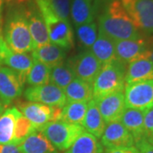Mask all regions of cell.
<instances>
[{
    "mask_svg": "<svg viewBox=\"0 0 153 153\" xmlns=\"http://www.w3.org/2000/svg\"><path fill=\"white\" fill-rule=\"evenodd\" d=\"M21 115L16 106L7 108L0 115V145H13L16 121Z\"/></svg>",
    "mask_w": 153,
    "mask_h": 153,
    "instance_id": "obj_18",
    "label": "cell"
},
{
    "mask_svg": "<svg viewBox=\"0 0 153 153\" xmlns=\"http://www.w3.org/2000/svg\"><path fill=\"white\" fill-rule=\"evenodd\" d=\"M102 65L117 59L115 52V41L99 30L98 37L89 49Z\"/></svg>",
    "mask_w": 153,
    "mask_h": 153,
    "instance_id": "obj_24",
    "label": "cell"
},
{
    "mask_svg": "<svg viewBox=\"0 0 153 153\" xmlns=\"http://www.w3.org/2000/svg\"><path fill=\"white\" fill-rule=\"evenodd\" d=\"M149 43L144 38L115 41L116 57L121 62L128 65L134 60L147 58Z\"/></svg>",
    "mask_w": 153,
    "mask_h": 153,
    "instance_id": "obj_13",
    "label": "cell"
},
{
    "mask_svg": "<svg viewBox=\"0 0 153 153\" xmlns=\"http://www.w3.org/2000/svg\"><path fill=\"white\" fill-rule=\"evenodd\" d=\"M66 103L74 101L88 102L93 99V84L75 77L64 89Z\"/></svg>",
    "mask_w": 153,
    "mask_h": 153,
    "instance_id": "obj_23",
    "label": "cell"
},
{
    "mask_svg": "<svg viewBox=\"0 0 153 153\" xmlns=\"http://www.w3.org/2000/svg\"><path fill=\"white\" fill-rule=\"evenodd\" d=\"M0 153H21L16 145H0Z\"/></svg>",
    "mask_w": 153,
    "mask_h": 153,
    "instance_id": "obj_37",
    "label": "cell"
},
{
    "mask_svg": "<svg viewBox=\"0 0 153 153\" xmlns=\"http://www.w3.org/2000/svg\"><path fill=\"white\" fill-rule=\"evenodd\" d=\"M36 4L47 6L57 16L69 21L70 0H34Z\"/></svg>",
    "mask_w": 153,
    "mask_h": 153,
    "instance_id": "obj_32",
    "label": "cell"
},
{
    "mask_svg": "<svg viewBox=\"0 0 153 153\" xmlns=\"http://www.w3.org/2000/svg\"><path fill=\"white\" fill-rule=\"evenodd\" d=\"M88 103L84 101H74L66 103L62 108L59 120L82 125L88 108Z\"/></svg>",
    "mask_w": 153,
    "mask_h": 153,
    "instance_id": "obj_27",
    "label": "cell"
},
{
    "mask_svg": "<svg viewBox=\"0 0 153 153\" xmlns=\"http://www.w3.org/2000/svg\"><path fill=\"white\" fill-rule=\"evenodd\" d=\"M2 24H0V66H3V60L5 55L7 49H9L8 45L5 43L3 34H2Z\"/></svg>",
    "mask_w": 153,
    "mask_h": 153,
    "instance_id": "obj_36",
    "label": "cell"
},
{
    "mask_svg": "<svg viewBox=\"0 0 153 153\" xmlns=\"http://www.w3.org/2000/svg\"><path fill=\"white\" fill-rule=\"evenodd\" d=\"M26 14L27 18L29 30L35 48L49 44L48 31L42 14L34 0H28L25 3Z\"/></svg>",
    "mask_w": 153,
    "mask_h": 153,
    "instance_id": "obj_12",
    "label": "cell"
},
{
    "mask_svg": "<svg viewBox=\"0 0 153 153\" xmlns=\"http://www.w3.org/2000/svg\"><path fill=\"white\" fill-rule=\"evenodd\" d=\"M71 20L75 27L94 21L95 9L92 0H71Z\"/></svg>",
    "mask_w": 153,
    "mask_h": 153,
    "instance_id": "obj_25",
    "label": "cell"
},
{
    "mask_svg": "<svg viewBox=\"0 0 153 153\" xmlns=\"http://www.w3.org/2000/svg\"><path fill=\"white\" fill-rule=\"evenodd\" d=\"M100 143L105 148L131 147L134 146V140L120 121H115L105 125Z\"/></svg>",
    "mask_w": 153,
    "mask_h": 153,
    "instance_id": "obj_14",
    "label": "cell"
},
{
    "mask_svg": "<svg viewBox=\"0 0 153 153\" xmlns=\"http://www.w3.org/2000/svg\"><path fill=\"white\" fill-rule=\"evenodd\" d=\"M75 77L76 75L69 65L66 62H63L50 69L49 82L64 90Z\"/></svg>",
    "mask_w": 153,
    "mask_h": 153,
    "instance_id": "obj_28",
    "label": "cell"
},
{
    "mask_svg": "<svg viewBox=\"0 0 153 153\" xmlns=\"http://www.w3.org/2000/svg\"><path fill=\"white\" fill-rule=\"evenodd\" d=\"M77 42L84 50L91 49L98 37L97 25L94 22L76 27Z\"/></svg>",
    "mask_w": 153,
    "mask_h": 153,
    "instance_id": "obj_29",
    "label": "cell"
},
{
    "mask_svg": "<svg viewBox=\"0 0 153 153\" xmlns=\"http://www.w3.org/2000/svg\"><path fill=\"white\" fill-rule=\"evenodd\" d=\"M4 107H5V106H4V105L2 104V102L0 101V115H1L2 113H3V112H4Z\"/></svg>",
    "mask_w": 153,
    "mask_h": 153,
    "instance_id": "obj_39",
    "label": "cell"
},
{
    "mask_svg": "<svg viewBox=\"0 0 153 153\" xmlns=\"http://www.w3.org/2000/svg\"><path fill=\"white\" fill-rule=\"evenodd\" d=\"M144 115L145 111L140 110L125 108L121 117L120 122L131 134L134 140V145L146 137L144 129Z\"/></svg>",
    "mask_w": 153,
    "mask_h": 153,
    "instance_id": "obj_17",
    "label": "cell"
},
{
    "mask_svg": "<svg viewBox=\"0 0 153 153\" xmlns=\"http://www.w3.org/2000/svg\"><path fill=\"white\" fill-rule=\"evenodd\" d=\"M21 153H58L44 135L39 131L33 132L18 146Z\"/></svg>",
    "mask_w": 153,
    "mask_h": 153,
    "instance_id": "obj_22",
    "label": "cell"
},
{
    "mask_svg": "<svg viewBox=\"0 0 153 153\" xmlns=\"http://www.w3.org/2000/svg\"><path fill=\"white\" fill-rule=\"evenodd\" d=\"M103 146L98 139L91 134L83 131L64 153H103Z\"/></svg>",
    "mask_w": 153,
    "mask_h": 153,
    "instance_id": "obj_26",
    "label": "cell"
},
{
    "mask_svg": "<svg viewBox=\"0 0 153 153\" xmlns=\"http://www.w3.org/2000/svg\"><path fill=\"white\" fill-rule=\"evenodd\" d=\"M38 131L50 122L60 119L61 108L36 102H22L16 106Z\"/></svg>",
    "mask_w": 153,
    "mask_h": 153,
    "instance_id": "obj_9",
    "label": "cell"
},
{
    "mask_svg": "<svg viewBox=\"0 0 153 153\" xmlns=\"http://www.w3.org/2000/svg\"><path fill=\"white\" fill-rule=\"evenodd\" d=\"M24 97L29 102L59 108H62L66 104L64 90L51 82L38 86H29L24 92Z\"/></svg>",
    "mask_w": 153,
    "mask_h": 153,
    "instance_id": "obj_8",
    "label": "cell"
},
{
    "mask_svg": "<svg viewBox=\"0 0 153 153\" xmlns=\"http://www.w3.org/2000/svg\"><path fill=\"white\" fill-rule=\"evenodd\" d=\"M131 21L142 35L153 36V0H120Z\"/></svg>",
    "mask_w": 153,
    "mask_h": 153,
    "instance_id": "obj_6",
    "label": "cell"
},
{
    "mask_svg": "<svg viewBox=\"0 0 153 153\" xmlns=\"http://www.w3.org/2000/svg\"><path fill=\"white\" fill-rule=\"evenodd\" d=\"M66 63L75 73L76 77L92 84L102 67L100 61L89 49L69 58Z\"/></svg>",
    "mask_w": 153,
    "mask_h": 153,
    "instance_id": "obj_10",
    "label": "cell"
},
{
    "mask_svg": "<svg viewBox=\"0 0 153 153\" xmlns=\"http://www.w3.org/2000/svg\"><path fill=\"white\" fill-rule=\"evenodd\" d=\"M2 32L5 43L12 51L27 53L35 49L29 30L25 4L10 3Z\"/></svg>",
    "mask_w": 153,
    "mask_h": 153,
    "instance_id": "obj_2",
    "label": "cell"
},
{
    "mask_svg": "<svg viewBox=\"0 0 153 153\" xmlns=\"http://www.w3.org/2000/svg\"><path fill=\"white\" fill-rule=\"evenodd\" d=\"M126 108L146 111L153 106V79L125 84Z\"/></svg>",
    "mask_w": 153,
    "mask_h": 153,
    "instance_id": "obj_7",
    "label": "cell"
},
{
    "mask_svg": "<svg viewBox=\"0 0 153 153\" xmlns=\"http://www.w3.org/2000/svg\"><path fill=\"white\" fill-rule=\"evenodd\" d=\"M149 43V49H148L147 58L153 61V39L152 41H148Z\"/></svg>",
    "mask_w": 153,
    "mask_h": 153,
    "instance_id": "obj_38",
    "label": "cell"
},
{
    "mask_svg": "<svg viewBox=\"0 0 153 153\" xmlns=\"http://www.w3.org/2000/svg\"><path fill=\"white\" fill-rule=\"evenodd\" d=\"M24 84L17 72L7 66H0V101L4 106L22 96Z\"/></svg>",
    "mask_w": 153,
    "mask_h": 153,
    "instance_id": "obj_11",
    "label": "cell"
},
{
    "mask_svg": "<svg viewBox=\"0 0 153 153\" xmlns=\"http://www.w3.org/2000/svg\"><path fill=\"white\" fill-rule=\"evenodd\" d=\"M33 61L32 55L27 53H16L9 48L4 57L3 65L17 72L26 82L27 76L33 66Z\"/></svg>",
    "mask_w": 153,
    "mask_h": 153,
    "instance_id": "obj_20",
    "label": "cell"
},
{
    "mask_svg": "<svg viewBox=\"0 0 153 153\" xmlns=\"http://www.w3.org/2000/svg\"><path fill=\"white\" fill-rule=\"evenodd\" d=\"M96 102L105 124L115 121H120L126 108L124 89L105 95L96 100Z\"/></svg>",
    "mask_w": 153,
    "mask_h": 153,
    "instance_id": "obj_15",
    "label": "cell"
},
{
    "mask_svg": "<svg viewBox=\"0 0 153 153\" xmlns=\"http://www.w3.org/2000/svg\"><path fill=\"white\" fill-rule=\"evenodd\" d=\"M140 153H153V143L145 137L134 145Z\"/></svg>",
    "mask_w": 153,
    "mask_h": 153,
    "instance_id": "obj_34",
    "label": "cell"
},
{
    "mask_svg": "<svg viewBox=\"0 0 153 153\" xmlns=\"http://www.w3.org/2000/svg\"><path fill=\"white\" fill-rule=\"evenodd\" d=\"M144 129L146 138L149 141L153 143V106L145 111Z\"/></svg>",
    "mask_w": 153,
    "mask_h": 153,
    "instance_id": "obj_33",
    "label": "cell"
},
{
    "mask_svg": "<svg viewBox=\"0 0 153 153\" xmlns=\"http://www.w3.org/2000/svg\"><path fill=\"white\" fill-rule=\"evenodd\" d=\"M105 125L106 124L100 112L96 100L92 99L88 103L87 111L82 126L85 131L91 134L97 139H100Z\"/></svg>",
    "mask_w": 153,
    "mask_h": 153,
    "instance_id": "obj_21",
    "label": "cell"
},
{
    "mask_svg": "<svg viewBox=\"0 0 153 153\" xmlns=\"http://www.w3.org/2000/svg\"><path fill=\"white\" fill-rule=\"evenodd\" d=\"M66 51L67 50L58 45L49 43L46 45L35 48L32 51L31 55L33 60L43 63L51 69L54 66L65 62Z\"/></svg>",
    "mask_w": 153,
    "mask_h": 153,
    "instance_id": "obj_16",
    "label": "cell"
},
{
    "mask_svg": "<svg viewBox=\"0 0 153 153\" xmlns=\"http://www.w3.org/2000/svg\"><path fill=\"white\" fill-rule=\"evenodd\" d=\"M103 153H140L135 146L131 147L106 148Z\"/></svg>",
    "mask_w": 153,
    "mask_h": 153,
    "instance_id": "obj_35",
    "label": "cell"
},
{
    "mask_svg": "<svg viewBox=\"0 0 153 153\" xmlns=\"http://www.w3.org/2000/svg\"><path fill=\"white\" fill-rule=\"evenodd\" d=\"M153 79V61L141 58L129 63L127 67L125 84Z\"/></svg>",
    "mask_w": 153,
    "mask_h": 153,
    "instance_id": "obj_19",
    "label": "cell"
},
{
    "mask_svg": "<svg viewBox=\"0 0 153 153\" xmlns=\"http://www.w3.org/2000/svg\"><path fill=\"white\" fill-rule=\"evenodd\" d=\"M44 18L48 31L49 42L66 50L74 47V34L69 21L57 16L47 6L36 4Z\"/></svg>",
    "mask_w": 153,
    "mask_h": 153,
    "instance_id": "obj_4",
    "label": "cell"
},
{
    "mask_svg": "<svg viewBox=\"0 0 153 153\" xmlns=\"http://www.w3.org/2000/svg\"><path fill=\"white\" fill-rule=\"evenodd\" d=\"M37 131L34 126L31 123V122L22 114L18 117L16 126V131H15V137L13 145L19 146L22 144L27 138L33 132Z\"/></svg>",
    "mask_w": 153,
    "mask_h": 153,
    "instance_id": "obj_31",
    "label": "cell"
},
{
    "mask_svg": "<svg viewBox=\"0 0 153 153\" xmlns=\"http://www.w3.org/2000/svg\"><path fill=\"white\" fill-rule=\"evenodd\" d=\"M38 131L44 134L56 150L66 152L85 130L82 125L56 120L47 123Z\"/></svg>",
    "mask_w": 153,
    "mask_h": 153,
    "instance_id": "obj_5",
    "label": "cell"
},
{
    "mask_svg": "<svg viewBox=\"0 0 153 153\" xmlns=\"http://www.w3.org/2000/svg\"><path fill=\"white\" fill-rule=\"evenodd\" d=\"M99 30L113 41L140 39L142 35L135 27L120 0H105L99 15Z\"/></svg>",
    "mask_w": 153,
    "mask_h": 153,
    "instance_id": "obj_1",
    "label": "cell"
},
{
    "mask_svg": "<svg viewBox=\"0 0 153 153\" xmlns=\"http://www.w3.org/2000/svg\"><path fill=\"white\" fill-rule=\"evenodd\" d=\"M49 77L50 68L41 62L34 60L33 66L27 76L26 82L29 86L44 85L49 83Z\"/></svg>",
    "mask_w": 153,
    "mask_h": 153,
    "instance_id": "obj_30",
    "label": "cell"
},
{
    "mask_svg": "<svg viewBox=\"0 0 153 153\" xmlns=\"http://www.w3.org/2000/svg\"><path fill=\"white\" fill-rule=\"evenodd\" d=\"M126 71V64L117 59L102 65L93 82L94 100L124 89Z\"/></svg>",
    "mask_w": 153,
    "mask_h": 153,
    "instance_id": "obj_3",
    "label": "cell"
}]
</instances>
